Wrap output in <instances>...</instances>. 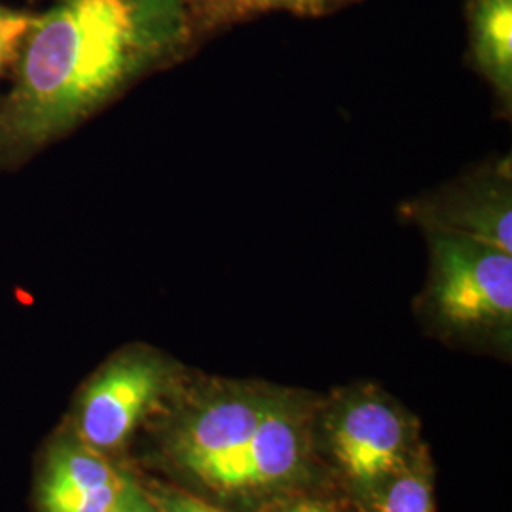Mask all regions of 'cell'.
I'll return each instance as SVG.
<instances>
[{"label":"cell","instance_id":"obj_1","mask_svg":"<svg viewBox=\"0 0 512 512\" xmlns=\"http://www.w3.org/2000/svg\"><path fill=\"white\" fill-rule=\"evenodd\" d=\"M192 55L186 0H48L0 95V175Z\"/></svg>","mask_w":512,"mask_h":512},{"label":"cell","instance_id":"obj_2","mask_svg":"<svg viewBox=\"0 0 512 512\" xmlns=\"http://www.w3.org/2000/svg\"><path fill=\"white\" fill-rule=\"evenodd\" d=\"M429 279L425 311L440 329L503 334L512 319V253L484 241L425 232Z\"/></svg>","mask_w":512,"mask_h":512},{"label":"cell","instance_id":"obj_3","mask_svg":"<svg viewBox=\"0 0 512 512\" xmlns=\"http://www.w3.org/2000/svg\"><path fill=\"white\" fill-rule=\"evenodd\" d=\"M399 219L425 232L484 241L512 253L511 154L492 156L406 200Z\"/></svg>","mask_w":512,"mask_h":512},{"label":"cell","instance_id":"obj_4","mask_svg":"<svg viewBox=\"0 0 512 512\" xmlns=\"http://www.w3.org/2000/svg\"><path fill=\"white\" fill-rule=\"evenodd\" d=\"M173 376L152 349L137 346L114 355L95 374L80 399L78 433L95 452L124 444Z\"/></svg>","mask_w":512,"mask_h":512},{"label":"cell","instance_id":"obj_5","mask_svg":"<svg viewBox=\"0 0 512 512\" xmlns=\"http://www.w3.org/2000/svg\"><path fill=\"white\" fill-rule=\"evenodd\" d=\"M275 397L238 393L220 397L186 423L177 439L175 456L184 469L222 490L226 476L243 456L260 420Z\"/></svg>","mask_w":512,"mask_h":512},{"label":"cell","instance_id":"obj_6","mask_svg":"<svg viewBox=\"0 0 512 512\" xmlns=\"http://www.w3.org/2000/svg\"><path fill=\"white\" fill-rule=\"evenodd\" d=\"M128 484L99 452L61 444L40 480V512H114Z\"/></svg>","mask_w":512,"mask_h":512},{"label":"cell","instance_id":"obj_7","mask_svg":"<svg viewBox=\"0 0 512 512\" xmlns=\"http://www.w3.org/2000/svg\"><path fill=\"white\" fill-rule=\"evenodd\" d=\"M332 448L351 480L374 484L403 465V420L380 401L355 404L338 423L332 435Z\"/></svg>","mask_w":512,"mask_h":512},{"label":"cell","instance_id":"obj_8","mask_svg":"<svg viewBox=\"0 0 512 512\" xmlns=\"http://www.w3.org/2000/svg\"><path fill=\"white\" fill-rule=\"evenodd\" d=\"M302 461V435L293 412L275 399L260 420L243 456L232 467L220 492H245L289 480Z\"/></svg>","mask_w":512,"mask_h":512},{"label":"cell","instance_id":"obj_9","mask_svg":"<svg viewBox=\"0 0 512 512\" xmlns=\"http://www.w3.org/2000/svg\"><path fill=\"white\" fill-rule=\"evenodd\" d=\"M467 59L503 118L512 114V0H465Z\"/></svg>","mask_w":512,"mask_h":512},{"label":"cell","instance_id":"obj_10","mask_svg":"<svg viewBox=\"0 0 512 512\" xmlns=\"http://www.w3.org/2000/svg\"><path fill=\"white\" fill-rule=\"evenodd\" d=\"M359 2L363 0H186L190 50L196 55L207 42L268 14L327 18Z\"/></svg>","mask_w":512,"mask_h":512},{"label":"cell","instance_id":"obj_11","mask_svg":"<svg viewBox=\"0 0 512 512\" xmlns=\"http://www.w3.org/2000/svg\"><path fill=\"white\" fill-rule=\"evenodd\" d=\"M35 25V12L0 4V80L12 73L25 38Z\"/></svg>","mask_w":512,"mask_h":512},{"label":"cell","instance_id":"obj_12","mask_svg":"<svg viewBox=\"0 0 512 512\" xmlns=\"http://www.w3.org/2000/svg\"><path fill=\"white\" fill-rule=\"evenodd\" d=\"M374 512H433L429 482L420 475L399 476Z\"/></svg>","mask_w":512,"mask_h":512},{"label":"cell","instance_id":"obj_13","mask_svg":"<svg viewBox=\"0 0 512 512\" xmlns=\"http://www.w3.org/2000/svg\"><path fill=\"white\" fill-rule=\"evenodd\" d=\"M164 512H224L194 495L167 492L156 499Z\"/></svg>","mask_w":512,"mask_h":512},{"label":"cell","instance_id":"obj_14","mask_svg":"<svg viewBox=\"0 0 512 512\" xmlns=\"http://www.w3.org/2000/svg\"><path fill=\"white\" fill-rule=\"evenodd\" d=\"M114 512H164L158 505L156 499H150L148 495L143 494L139 488H135L131 482L124 494L120 497L118 505Z\"/></svg>","mask_w":512,"mask_h":512},{"label":"cell","instance_id":"obj_15","mask_svg":"<svg viewBox=\"0 0 512 512\" xmlns=\"http://www.w3.org/2000/svg\"><path fill=\"white\" fill-rule=\"evenodd\" d=\"M279 512H336L330 509L329 505L323 503H315V501H306V503H296L293 507H287Z\"/></svg>","mask_w":512,"mask_h":512}]
</instances>
